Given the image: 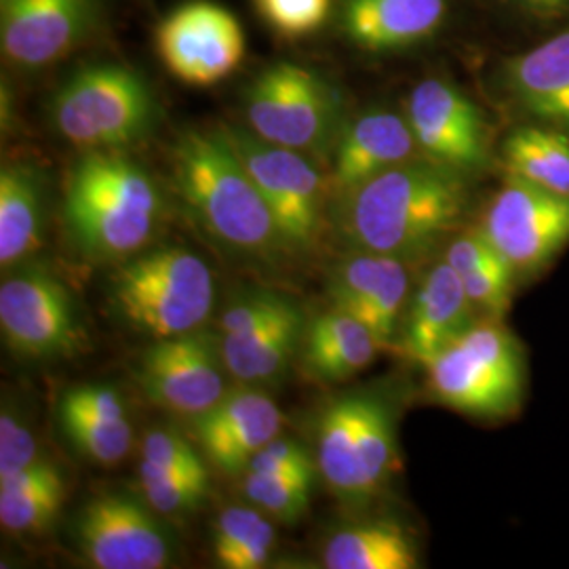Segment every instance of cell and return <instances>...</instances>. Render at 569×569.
Masks as SVG:
<instances>
[{
    "instance_id": "cell-19",
    "label": "cell",
    "mask_w": 569,
    "mask_h": 569,
    "mask_svg": "<svg viewBox=\"0 0 569 569\" xmlns=\"http://www.w3.org/2000/svg\"><path fill=\"white\" fill-rule=\"evenodd\" d=\"M479 321L458 272L443 260L411 293L397 346L409 361L427 367Z\"/></svg>"
},
{
    "instance_id": "cell-37",
    "label": "cell",
    "mask_w": 569,
    "mask_h": 569,
    "mask_svg": "<svg viewBox=\"0 0 569 569\" xmlns=\"http://www.w3.org/2000/svg\"><path fill=\"white\" fill-rule=\"evenodd\" d=\"M258 4L266 20L279 32L300 37L327 20L331 0H258Z\"/></svg>"
},
{
    "instance_id": "cell-5",
    "label": "cell",
    "mask_w": 569,
    "mask_h": 569,
    "mask_svg": "<svg viewBox=\"0 0 569 569\" xmlns=\"http://www.w3.org/2000/svg\"><path fill=\"white\" fill-rule=\"evenodd\" d=\"M110 298L124 323L154 340L201 329L216 305V277L183 247L136 253L114 272Z\"/></svg>"
},
{
    "instance_id": "cell-27",
    "label": "cell",
    "mask_w": 569,
    "mask_h": 569,
    "mask_svg": "<svg viewBox=\"0 0 569 569\" xmlns=\"http://www.w3.org/2000/svg\"><path fill=\"white\" fill-rule=\"evenodd\" d=\"M66 500V479L49 458L0 483V526L13 536H34L53 526Z\"/></svg>"
},
{
    "instance_id": "cell-28",
    "label": "cell",
    "mask_w": 569,
    "mask_h": 569,
    "mask_svg": "<svg viewBox=\"0 0 569 569\" xmlns=\"http://www.w3.org/2000/svg\"><path fill=\"white\" fill-rule=\"evenodd\" d=\"M507 176H517L569 197V133L549 124H526L502 143Z\"/></svg>"
},
{
    "instance_id": "cell-39",
    "label": "cell",
    "mask_w": 569,
    "mask_h": 569,
    "mask_svg": "<svg viewBox=\"0 0 569 569\" xmlns=\"http://www.w3.org/2000/svg\"><path fill=\"white\" fill-rule=\"evenodd\" d=\"M58 411H72L82 416L124 420L129 418L127 403L122 401L119 390L106 385H82L68 388L61 397Z\"/></svg>"
},
{
    "instance_id": "cell-24",
    "label": "cell",
    "mask_w": 569,
    "mask_h": 569,
    "mask_svg": "<svg viewBox=\"0 0 569 569\" xmlns=\"http://www.w3.org/2000/svg\"><path fill=\"white\" fill-rule=\"evenodd\" d=\"M380 350V340L366 323L331 308L306 323L300 357L312 380L336 385L363 371Z\"/></svg>"
},
{
    "instance_id": "cell-12",
    "label": "cell",
    "mask_w": 569,
    "mask_h": 569,
    "mask_svg": "<svg viewBox=\"0 0 569 569\" xmlns=\"http://www.w3.org/2000/svg\"><path fill=\"white\" fill-rule=\"evenodd\" d=\"M226 376L220 336L203 329L154 340L136 371L148 401L190 420L224 397Z\"/></svg>"
},
{
    "instance_id": "cell-41",
    "label": "cell",
    "mask_w": 569,
    "mask_h": 569,
    "mask_svg": "<svg viewBox=\"0 0 569 569\" xmlns=\"http://www.w3.org/2000/svg\"><path fill=\"white\" fill-rule=\"evenodd\" d=\"M519 9H523L529 16L555 20L569 11V0H512Z\"/></svg>"
},
{
    "instance_id": "cell-38",
    "label": "cell",
    "mask_w": 569,
    "mask_h": 569,
    "mask_svg": "<svg viewBox=\"0 0 569 569\" xmlns=\"http://www.w3.org/2000/svg\"><path fill=\"white\" fill-rule=\"evenodd\" d=\"M268 515L251 507H228L220 512L213 528V557L220 568L243 547L244 542L262 526Z\"/></svg>"
},
{
    "instance_id": "cell-21",
    "label": "cell",
    "mask_w": 569,
    "mask_h": 569,
    "mask_svg": "<svg viewBox=\"0 0 569 569\" xmlns=\"http://www.w3.org/2000/svg\"><path fill=\"white\" fill-rule=\"evenodd\" d=\"M502 87L528 117L569 133V28L505 61Z\"/></svg>"
},
{
    "instance_id": "cell-35",
    "label": "cell",
    "mask_w": 569,
    "mask_h": 569,
    "mask_svg": "<svg viewBox=\"0 0 569 569\" xmlns=\"http://www.w3.org/2000/svg\"><path fill=\"white\" fill-rule=\"evenodd\" d=\"M291 298L268 289H247L232 298L226 306L218 329L222 336L244 333L253 327L262 326L272 319Z\"/></svg>"
},
{
    "instance_id": "cell-2",
    "label": "cell",
    "mask_w": 569,
    "mask_h": 569,
    "mask_svg": "<svg viewBox=\"0 0 569 569\" xmlns=\"http://www.w3.org/2000/svg\"><path fill=\"white\" fill-rule=\"evenodd\" d=\"M173 178L194 222L230 253H291L226 129L186 131L173 150Z\"/></svg>"
},
{
    "instance_id": "cell-34",
    "label": "cell",
    "mask_w": 569,
    "mask_h": 569,
    "mask_svg": "<svg viewBox=\"0 0 569 569\" xmlns=\"http://www.w3.org/2000/svg\"><path fill=\"white\" fill-rule=\"evenodd\" d=\"M44 460L39 441L28 425L9 407L0 413V483Z\"/></svg>"
},
{
    "instance_id": "cell-20",
    "label": "cell",
    "mask_w": 569,
    "mask_h": 569,
    "mask_svg": "<svg viewBox=\"0 0 569 569\" xmlns=\"http://www.w3.org/2000/svg\"><path fill=\"white\" fill-rule=\"evenodd\" d=\"M420 154L406 114L373 108L348 122L333 150L338 194Z\"/></svg>"
},
{
    "instance_id": "cell-17",
    "label": "cell",
    "mask_w": 569,
    "mask_h": 569,
    "mask_svg": "<svg viewBox=\"0 0 569 569\" xmlns=\"http://www.w3.org/2000/svg\"><path fill=\"white\" fill-rule=\"evenodd\" d=\"M98 20V0H0L2 53L21 68L61 60Z\"/></svg>"
},
{
    "instance_id": "cell-22",
    "label": "cell",
    "mask_w": 569,
    "mask_h": 569,
    "mask_svg": "<svg viewBox=\"0 0 569 569\" xmlns=\"http://www.w3.org/2000/svg\"><path fill=\"white\" fill-rule=\"evenodd\" d=\"M448 16V0H345L346 37L373 53L430 39Z\"/></svg>"
},
{
    "instance_id": "cell-3",
    "label": "cell",
    "mask_w": 569,
    "mask_h": 569,
    "mask_svg": "<svg viewBox=\"0 0 569 569\" xmlns=\"http://www.w3.org/2000/svg\"><path fill=\"white\" fill-rule=\"evenodd\" d=\"M161 213L163 199L148 171L112 150H89L68 173L63 218L72 243L89 260L140 253Z\"/></svg>"
},
{
    "instance_id": "cell-23",
    "label": "cell",
    "mask_w": 569,
    "mask_h": 569,
    "mask_svg": "<svg viewBox=\"0 0 569 569\" xmlns=\"http://www.w3.org/2000/svg\"><path fill=\"white\" fill-rule=\"evenodd\" d=\"M305 331V312L293 300H289L262 326L244 333L220 336L228 376L244 387L277 382L302 350Z\"/></svg>"
},
{
    "instance_id": "cell-16",
    "label": "cell",
    "mask_w": 569,
    "mask_h": 569,
    "mask_svg": "<svg viewBox=\"0 0 569 569\" xmlns=\"http://www.w3.org/2000/svg\"><path fill=\"white\" fill-rule=\"evenodd\" d=\"M411 293L407 260L367 251H352L331 270L327 284L331 308L366 323L382 348L397 346Z\"/></svg>"
},
{
    "instance_id": "cell-15",
    "label": "cell",
    "mask_w": 569,
    "mask_h": 569,
    "mask_svg": "<svg viewBox=\"0 0 569 569\" xmlns=\"http://www.w3.org/2000/svg\"><path fill=\"white\" fill-rule=\"evenodd\" d=\"M157 49L167 70L186 84L209 87L232 74L244 56L239 20L211 0H192L157 28Z\"/></svg>"
},
{
    "instance_id": "cell-1",
    "label": "cell",
    "mask_w": 569,
    "mask_h": 569,
    "mask_svg": "<svg viewBox=\"0 0 569 569\" xmlns=\"http://www.w3.org/2000/svg\"><path fill=\"white\" fill-rule=\"evenodd\" d=\"M470 176L416 157L340 194L338 232L350 251L416 260L462 224Z\"/></svg>"
},
{
    "instance_id": "cell-30",
    "label": "cell",
    "mask_w": 569,
    "mask_h": 569,
    "mask_svg": "<svg viewBox=\"0 0 569 569\" xmlns=\"http://www.w3.org/2000/svg\"><path fill=\"white\" fill-rule=\"evenodd\" d=\"M58 416L61 430L72 448L96 465L112 467L121 462L133 446V427L129 418L110 420L72 411H58Z\"/></svg>"
},
{
    "instance_id": "cell-6",
    "label": "cell",
    "mask_w": 569,
    "mask_h": 569,
    "mask_svg": "<svg viewBox=\"0 0 569 569\" xmlns=\"http://www.w3.org/2000/svg\"><path fill=\"white\" fill-rule=\"evenodd\" d=\"M435 401L479 420H502L526 397V357L502 319H479L427 366Z\"/></svg>"
},
{
    "instance_id": "cell-40",
    "label": "cell",
    "mask_w": 569,
    "mask_h": 569,
    "mask_svg": "<svg viewBox=\"0 0 569 569\" xmlns=\"http://www.w3.org/2000/svg\"><path fill=\"white\" fill-rule=\"evenodd\" d=\"M274 540H277V531L270 521V517H266L262 526L256 529V533L244 542L241 549L237 550L228 563L226 569H260L264 568L270 559V552L274 549Z\"/></svg>"
},
{
    "instance_id": "cell-14",
    "label": "cell",
    "mask_w": 569,
    "mask_h": 569,
    "mask_svg": "<svg viewBox=\"0 0 569 569\" xmlns=\"http://www.w3.org/2000/svg\"><path fill=\"white\" fill-rule=\"evenodd\" d=\"M406 117L420 154L468 176L491 164V133L481 108L446 79L418 82L406 103Z\"/></svg>"
},
{
    "instance_id": "cell-26",
    "label": "cell",
    "mask_w": 569,
    "mask_h": 569,
    "mask_svg": "<svg viewBox=\"0 0 569 569\" xmlns=\"http://www.w3.org/2000/svg\"><path fill=\"white\" fill-rule=\"evenodd\" d=\"M41 173L26 163L0 171V264L13 270L30 260L42 243Z\"/></svg>"
},
{
    "instance_id": "cell-25",
    "label": "cell",
    "mask_w": 569,
    "mask_h": 569,
    "mask_svg": "<svg viewBox=\"0 0 569 569\" xmlns=\"http://www.w3.org/2000/svg\"><path fill=\"white\" fill-rule=\"evenodd\" d=\"M323 566L329 569H416L420 549L397 519L378 517L338 529L327 538Z\"/></svg>"
},
{
    "instance_id": "cell-8",
    "label": "cell",
    "mask_w": 569,
    "mask_h": 569,
    "mask_svg": "<svg viewBox=\"0 0 569 569\" xmlns=\"http://www.w3.org/2000/svg\"><path fill=\"white\" fill-rule=\"evenodd\" d=\"M244 110L256 136L308 157L333 152L345 129L336 89L291 61H279L253 79Z\"/></svg>"
},
{
    "instance_id": "cell-31",
    "label": "cell",
    "mask_w": 569,
    "mask_h": 569,
    "mask_svg": "<svg viewBox=\"0 0 569 569\" xmlns=\"http://www.w3.org/2000/svg\"><path fill=\"white\" fill-rule=\"evenodd\" d=\"M244 498L281 523H298L310 507L312 489L266 472H243Z\"/></svg>"
},
{
    "instance_id": "cell-32",
    "label": "cell",
    "mask_w": 569,
    "mask_h": 569,
    "mask_svg": "<svg viewBox=\"0 0 569 569\" xmlns=\"http://www.w3.org/2000/svg\"><path fill=\"white\" fill-rule=\"evenodd\" d=\"M460 281L467 289L470 302L483 319H502L509 312L519 279L509 262L500 256L493 262L462 274Z\"/></svg>"
},
{
    "instance_id": "cell-11",
    "label": "cell",
    "mask_w": 569,
    "mask_h": 569,
    "mask_svg": "<svg viewBox=\"0 0 569 569\" xmlns=\"http://www.w3.org/2000/svg\"><path fill=\"white\" fill-rule=\"evenodd\" d=\"M477 226L519 281L533 279L568 249L569 197L507 176Z\"/></svg>"
},
{
    "instance_id": "cell-33",
    "label": "cell",
    "mask_w": 569,
    "mask_h": 569,
    "mask_svg": "<svg viewBox=\"0 0 569 569\" xmlns=\"http://www.w3.org/2000/svg\"><path fill=\"white\" fill-rule=\"evenodd\" d=\"M244 472H266L302 483L308 488H315L317 477H321L317 458H312L300 441L283 435H277L272 441H268L264 448L251 458Z\"/></svg>"
},
{
    "instance_id": "cell-9",
    "label": "cell",
    "mask_w": 569,
    "mask_h": 569,
    "mask_svg": "<svg viewBox=\"0 0 569 569\" xmlns=\"http://www.w3.org/2000/svg\"><path fill=\"white\" fill-rule=\"evenodd\" d=\"M0 331L26 361H63L87 342L77 300L51 270L20 264L0 284Z\"/></svg>"
},
{
    "instance_id": "cell-13",
    "label": "cell",
    "mask_w": 569,
    "mask_h": 569,
    "mask_svg": "<svg viewBox=\"0 0 569 569\" xmlns=\"http://www.w3.org/2000/svg\"><path fill=\"white\" fill-rule=\"evenodd\" d=\"M146 500L103 493L89 500L74 521V540L98 569H163L173 563V536Z\"/></svg>"
},
{
    "instance_id": "cell-7",
    "label": "cell",
    "mask_w": 569,
    "mask_h": 569,
    "mask_svg": "<svg viewBox=\"0 0 569 569\" xmlns=\"http://www.w3.org/2000/svg\"><path fill=\"white\" fill-rule=\"evenodd\" d=\"M51 122L82 150H119L150 131L157 106L142 77L119 63H91L61 84L49 103Z\"/></svg>"
},
{
    "instance_id": "cell-29",
    "label": "cell",
    "mask_w": 569,
    "mask_h": 569,
    "mask_svg": "<svg viewBox=\"0 0 569 569\" xmlns=\"http://www.w3.org/2000/svg\"><path fill=\"white\" fill-rule=\"evenodd\" d=\"M138 481L146 505L163 519H180L201 509L209 496V475H190L140 460Z\"/></svg>"
},
{
    "instance_id": "cell-4",
    "label": "cell",
    "mask_w": 569,
    "mask_h": 569,
    "mask_svg": "<svg viewBox=\"0 0 569 569\" xmlns=\"http://www.w3.org/2000/svg\"><path fill=\"white\" fill-rule=\"evenodd\" d=\"M317 467L329 491L361 509L399 472L397 413L385 395L357 390L333 399L317 422Z\"/></svg>"
},
{
    "instance_id": "cell-36",
    "label": "cell",
    "mask_w": 569,
    "mask_h": 569,
    "mask_svg": "<svg viewBox=\"0 0 569 569\" xmlns=\"http://www.w3.org/2000/svg\"><path fill=\"white\" fill-rule=\"evenodd\" d=\"M142 460L154 467L180 470L190 475H209L203 451L173 430H152L142 443Z\"/></svg>"
},
{
    "instance_id": "cell-18",
    "label": "cell",
    "mask_w": 569,
    "mask_h": 569,
    "mask_svg": "<svg viewBox=\"0 0 569 569\" xmlns=\"http://www.w3.org/2000/svg\"><path fill=\"white\" fill-rule=\"evenodd\" d=\"M283 425V411L260 387L239 385L192 420V432L207 462L226 475H241Z\"/></svg>"
},
{
    "instance_id": "cell-10",
    "label": "cell",
    "mask_w": 569,
    "mask_h": 569,
    "mask_svg": "<svg viewBox=\"0 0 569 569\" xmlns=\"http://www.w3.org/2000/svg\"><path fill=\"white\" fill-rule=\"evenodd\" d=\"M247 171L260 188L291 253H310L326 226L327 186L305 152L266 142L253 131L226 127Z\"/></svg>"
}]
</instances>
